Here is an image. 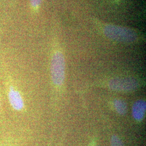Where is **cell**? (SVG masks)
<instances>
[{
  "instance_id": "cell-1",
  "label": "cell",
  "mask_w": 146,
  "mask_h": 146,
  "mask_svg": "<svg viewBox=\"0 0 146 146\" xmlns=\"http://www.w3.org/2000/svg\"><path fill=\"white\" fill-rule=\"evenodd\" d=\"M94 23L98 29L110 40L117 42L131 43L140 40L141 33L135 29L116 25L95 19Z\"/></svg>"
},
{
  "instance_id": "cell-2",
  "label": "cell",
  "mask_w": 146,
  "mask_h": 146,
  "mask_svg": "<svg viewBox=\"0 0 146 146\" xmlns=\"http://www.w3.org/2000/svg\"><path fill=\"white\" fill-rule=\"evenodd\" d=\"M50 69L52 83L57 86L62 85L65 74V60L62 52L56 50L53 53Z\"/></svg>"
},
{
  "instance_id": "cell-3",
  "label": "cell",
  "mask_w": 146,
  "mask_h": 146,
  "mask_svg": "<svg viewBox=\"0 0 146 146\" xmlns=\"http://www.w3.org/2000/svg\"><path fill=\"white\" fill-rule=\"evenodd\" d=\"M139 86L138 82L133 78H114L110 81L109 87L113 90L119 92H131Z\"/></svg>"
},
{
  "instance_id": "cell-4",
  "label": "cell",
  "mask_w": 146,
  "mask_h": 146,
  "mask_svg": "<svg viewBox=\"0 0 146 146\" xmlns=\"http://www.w3.org/2000/svg\"><path fill=\"white\" fill-rule=\"evenodd\" d=\"M15 127L16 126L11 123L9 117L4 95L0 83V133L9 130Z\"/></svg>"
},
{
  "instance_id": "cell-5",
  "label": "cell",
  "mask_w": 146,
  "mask_h": 146,
  "mask_svg": "<svg viewBox=\"0 0 146 146\" xmlns=\"http://www.w3.org/2000/svg\"><path fill=\"white\" fill-rule=\"evenodd\" d=\"M146 110V101L142 100L137 101L133 105L132 108L133 117L138 121L143 120L145 115Z\"/></svg>"
},
{
  "instance_id": "cell-6",
  "label": "cell",
  "mask_w": 146,
  "mask_h": 146,
  "mask_svg": "<svg viewBox=\"0 0 146 146\" xmlns=\"http://www.w3.org/2000/svg\"><path fill=\"white\" fill-rule=\"evenodd\" d=\"M114 106L116 111L120 115H125L127 111V107L125 102L122 100H115Z\"/></svg>"
},
{
  "instance_id": "cell-7",
  "label": "cell",
  "mask_w": 146,
  "mask_h": 146,
  "mask_svg": "<svg viewBox=\"0 0 146 146\" xmlns=\"http://www.w3.org/2000/svg\"><path fill=\"white\" fill-rule=\"evenodd\" d=\"M110 145L111 146H124L123 143L120 139V137L116 135H113L111 137L110 140Z\"/></svg>"
},
{
  "instance_id": "cell-8",
  "label": "cell",
  "mask_w": 146,
  "mask_h": 146,
  "mask_svg": "<svg viewBox=\"0 0 146 146\" xmlns=\"http://www.w3.org/2000/svg\"><path fill=\"white\" fill-rule=\"evenodd\" d=\"M42 0H31V7L34 9H37L41 3Z\"/></svg>"
},
{
  "instance_id": "cell-9",
  "label": "cell",
  "mask_w": 146,
  "mask_h": 146,
  "mask_svg": "<svg viewBox=\"0 0 146 146\" xmlns=\"http://www.w3.org/2000/svg\"><path fill=\"white\" fill-rule=\"evenodd\" d=\"M0 146H15L14 145H12L10 143H0Z\"/></svg>"
},
{
  "instance_id": "cell-10",
  "label": "cell",
  "mask_w": 146,
  "mask_h": 146,
  "mask_svg": "<svg viewBox=\"0 0 146 146\" xmlns=\"http://www.w3.org/2000/svg\"><path fill=\"white\" fill-rule=\"evenodd\" d=\"M116 1H120V0H116Z\"/></svg>"
}]
</instances>
